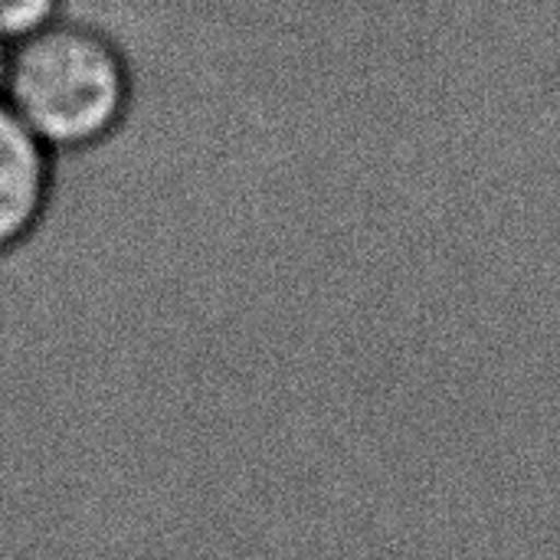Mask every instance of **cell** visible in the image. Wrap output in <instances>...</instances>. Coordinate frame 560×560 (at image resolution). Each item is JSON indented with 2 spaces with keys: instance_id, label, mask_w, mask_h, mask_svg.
I'll list each match as a JSON object with an SVG mask.
<instances>
[{
  "instance_id": "1",
  "label": "cell",
  "mask_w": 560,
  "mask_h": 560,
  "mask_svg": "<svg viewBox=\"0 0 560 560\" xmlns=\"http://www.w3.org/2000/svg\"><path fill=\"white\" fill-rule=\"evenodd\" d=\"M0 98L52 154L69 158L121 131L135 72L115 33L66 10L10 43Z\"/></svg>"
},
{
  "instance_id": "2",
  "label": "cell",
  "mask_w": 560,
  "mask_h": 560,
  "mask_svg": "<svg viewBox=\"0 0 560 560\" xmlns=\"http://www.w3.org/2000/svg\"><path fill=\"white\" fill-rule=\"evenodd\" d=\"M52 154L0 98V256L23 246L46 220L56 194Z\"/></svg>"
},
{
  "instance_id": "3",
  "label": "cell",
  "mask_w": 560,
  "mask_h": 560,
  "mask_svg": "<svg viewBox=\"0 0 560 560\" xmlns=\"http://www.w3.org/2000/svg\"><path fill=\"white\" fill-rule=\"evenodd\" d=\"M66 3L69 0H0V33L16 39L66 13Z\"/></svg>"
},
{
  "instance_id": "4",
  "label": "cell",
  "mask_w": 560,
  "mask_h": 560,
  "mask_svg": "<svg viewBox=\"0 0 560 560\" xmlns=\"http://www.w3.org/2000/svg\"><path fill=\"white\" fill-rule=\"evenodd\" d=\"M10 43L3 33H0V95H3V82H7V66H10Z\"/></svg>"
}]
</instances>
